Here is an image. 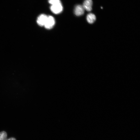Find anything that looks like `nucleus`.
<instances>
[{"instance_id": "1", "label": "nucleus", "mask_w": 140, "mask_h": 140, "mask_svg": "<svg viewBox=\"0 0 140 140\" xmlns=\"http://www.w3.org/2000/svg\"><path fill=\"white\" fill-rule=\"evenodd\" d=\"M55 22V19L53 16H48L44 26L47 29H51L54 26Z\"/></svg>"}, {"instance_id": "2", "label": "nucleus", "mask_w": 140, "mask_h": 140, "mask_svg": "<svg viewBox=\"0 0 140 140\" xmlns=\"http://www.w3.org/2000/svg\"><path fill=\"white\" fill-rule=\"evenodd\" d=\"M52 12L55 14H58L62 12L63 7L61 3L52 5L50 7Z\"/></svg>"}, {"instance_id": "3", "label": "nucleus", "mask_w": 140, "mask_h": 140, "mask_svg": "<svg viewBox=\"0 0 140 140\" xmlns=\"http://www.w3.org/2000/svg\"><path fill=\"white\" fill-rule=\"evenodd\" d=\"M48 16L45 14H42L39 16L37 20L38 24L40 26H43L46 23Z\"/></svg>"}, {"instance_id": "4", "label": "nucleus", "mask_w": 140, "mask_h": 140, "mask_svg": "<svg viewBox=\"0 0 140 140\" xmlns=\"http://www.w3.org/2000/svg\"><path fill=\"white\" fill-rule=\"evenodd\" d=\"M85 9L82 5H76L74 10V13L77 16L83 15L84 13Z\"/></svg>"}, {"instance_id": "5", "label": "nucleus", "mask_w": 140, "mask_h": 140, "mask_svg": "<svg viewBox=\"0 0 140 140\" xmlns=\"http://www.w3.org/2000/svg\"><path fill=\"white\" fill-rule=\"evenodd\" d=\"M92 0H85L82 5L85 10L88 12H90L92 9Z\"/></svg>"}, {"instance_id": "6", "label": "nucleus", "mask_w": 140, "mask_h": 140, "mask_svg": "<svg viewBox=\"0 0 140 140\" xmlns=\"http://www.w3.org/2000/svg\"><path fill=\"white\" fill-rule=\"evenodd\" d=\"M86 19L89 24H92L96 21V16L93 14L90 13L88 14L86 17Z\"/></svg>"}, {"instance_id": "7", "label": "nucleus", "mask_w": 140, "mask_h": 140, "mask_svg": "<svg viewBox=\"0 0 140 140\" xmlns=\"http://www.w3.org/2000/svg\"><path fill=\"white\" fill-rule=\"evenodd\" d=\"M7 133L4 131H2L0 132V140H16L14 138H11L7 139Z\"/></svg>"}, {"instance_id": "8", "label": "nucleus", "mask_w": 140, "mask_h": 140, "mask_svg": "<svg viewBox=\"0 0 140 140\" xmlns=\"http://www.w3.org/2000/svg\"><path fill=\"white\" fill-rule=\"evenodd\" d=\"M48 1L51 5L61 3L60 0H49Z\"/></svg>"}]
</instances>
